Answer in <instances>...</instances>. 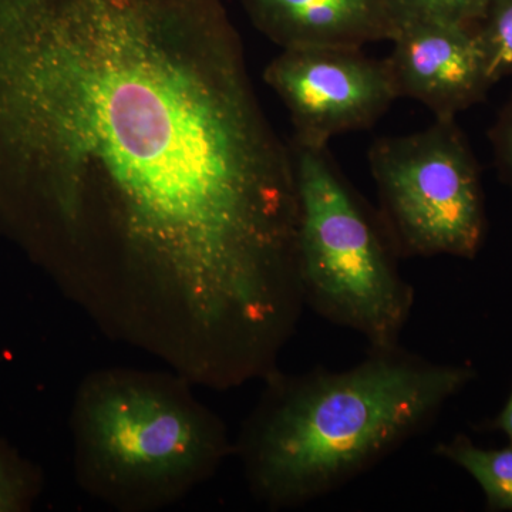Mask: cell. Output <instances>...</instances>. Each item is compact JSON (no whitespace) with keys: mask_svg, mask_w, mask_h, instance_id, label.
Listing matches in <instances>:
<instances>
[{"mask_svg":"<svg viewBox=\"0 0 512 512\" xmlns=\"http://www.w3.org/2000/svg\"><path fill=\"white\" fill-rule=\"evenodd\" d=\"M259 32L284 49L359 47L392 40L387 0H242Z\"/></svg>","mask_w":512,"mask_h":512,"instance_id":"cell-8","label":"cell"},{"mask_svg":"<svg viewBox=\"0 0 512 512\" xmlns=\"http://www.w3.org/2000/svg\"><path fill=\"white\" fill-rule=\"evenodd\" d=\"M396 28L403 22H444L477 26L491 0H387Z\"/></svg>","mask_w":512,"mask_h":512,"instance_id":"cell-11","label":"cell"},{"mask_svg":"<svg viewBox=\"0 0 512 512\" xmlns=\"http://www.w3.org/2000/svg\"><path fill=\"white\" fill-rule=\"evenodd\" d=\"M493 140L505 178L512 187V101L494 128Z\"/></svg>","mask_w":512,"mask_h":512,"instance_id":"cell-13","label":"cell"},{"mask_svg":"<svg viewBox=\"0 0 512 512\" xmlns=\"http://www.w3.org/2000/svg\"><path fill=\"white\" fill-rule=\"evenodd\" d=\"M298 218L222 0H0V234L104 335L195 383L274 362Z\"/></svg>","mask_w":512,"mask_h":512,"instance_id":"cell-1","label":"cell"},{"mask_svg":"<svg viewBox=\"0 0 512 512\" xmlns=\"http://www.w3.org/2000/svg\"><path fill=\"white\" fill-rule=\"evenodd\" d=\"M174 370L107 367L74 394L76 483L119 512L173 507L217 476L234 454L227 424Z\"/></svg>","mask_w":512,"mask_h":512,"instance_id":"cell-3","label":"cell"},{"mask_svg":"<svg viewBox=\"0 0 512 512\" xmlns=\"http://www.w3.org/2000/svg\"><path fill=\"white\" fill-rule=\"evenodd\" d=\"M476 36L491 82L512 76V0H491Z\"/></svg>","mask_w":512,"mask_h":512,"instance_id":"cell-10","label":"cell"},{"mask_svg":"<svg viewBox=\"0 0 512 512\" xmlns=\"http://www.w3.org/2000/svg\"><path fill=\"white\" fill-rule=\"evenodd\" d=\"M298 184V262L303 301L333 325L355 330L370 348L400 345L413 286L379 211L355 190L328 147L291 140Z\"/></svg>","mask_w":512,"mask_h":512,"instance_id":"cell-4","label":"cell"},{"mask_svg":"<svg viewBox=\"0 0 512 512\" xmlns=\"http://www.w3.org/2000/svg\"><path fill=\"white\" fill-rule=\"evenodd\" d=\"M42 491L39 471L0 441V512H25Z\"/></svg>","mask_w":512,"mask_h":512,"instance_id":"cell-12","label":"cell"},{"mask_svg":"<svg viewBox=\"0 0 512 512\" xmlns=\"http://www.w3.org/2000/svg\"><path fill=\"white\" fill-rule=\"evenodd\" d=\"M474 377L400 345L369 348L349 369L278 367L234 440L252 497L281 511L339 490L431 426Z\"/></svg>","mask_w":512,"mask_h":512,"instance_id":"cell-2","label":"cell"},{"mask_svg":"<svg viewBox=\"0 0 512 512\" xmlns=\"http://www.w3.org/2000/svg\"><path fill=\"white\" fill-rule=\"evenodd\" d=\"M386 57L399 97L419 101L434 119H456L493 86L476 26L399 23Z\"/></svg>","mask_w":512,"mask_h":512,"instance_id":"cell-7","label":"cell"},{"mask_svg":"<svg viewBox=\"0 0 512 512\" xmlns=\"http://www.w3.org/2000/svg\"><path fill=\"white\" fill-rule=\"evenodd\" d=\"M369 165L379 215L399 258L478 254L485 235L483 187L456 119L377 138Z\"/></svg>","mask_w":512,"mask_h":512,"instance_id":"cell-5","label":"cell"},{"mask_svg":"<svg viewBox=\"0 0 512 512\" xmlns=\"http://www.w3.org/2000/svg\"><path fill=\"white\" fill-rule=\"evenodd\" d=\"M433 453L463 468L477 481L488 510L512 511V444L491 450L476 446L464 434H457L437 444Z\"/></svg>","mask_w":512,"mask_h":512,"instance_id":"cell-9","label":"cell"},{"mask_svg":"<svg viewBox=\"0 0 512 512\" xmlns=\"http://www.w3.org/2000/svg\"><path fill=\"white\" fill-rule=\"evenodd\" d=\"M264 80L288 110L292 141L312 147L367 130L400 99L387 59L359 47L284 49Z\"/></svg>","mask_w":512,"mask_h":512,"instance_id":"cell-6","label":"cell"},{"mask_svg":"<svg viewBox=\"0 0 512 512\" xmlns=\"http://www.w3.org/2000/svg\"><path fill=\"white\" fill-rule=\"evenodd\" d=\"M491 429L501 431L507 437L508 444H512V392L507 403H505L504 409L491 423Z\"/></svg>","mask_w":512,"mask_h":512,"instance_id":"cell-14","label":"cell"}]
</instances>
